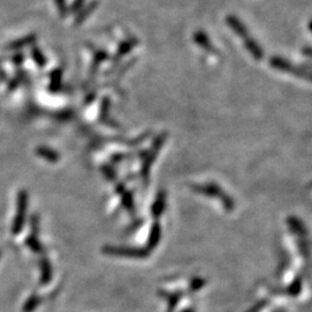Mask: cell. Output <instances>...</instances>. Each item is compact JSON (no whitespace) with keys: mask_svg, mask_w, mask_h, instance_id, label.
Masks as SVG:
<instances>
[{"mask_svg":"<svg viewBox=\"0 0 312 312\" xmlns=\"http://www.w3.org/2000/svg\"><path fill=\"white\" fill-rule=\"evenodd\" d=\"M302 52H303L304 56H306V57H309L312 59V48L311 46H305V48H303V50H302Z\"/></svg>","mask_w":312,"mask_h":312,"instance_id":"10","label":"cell"},{"mask_svg":"<svg viewBox=\"0 0 312 312\" xmlns=\"http://www.w3.org/2000/svg\"><path fill=\"white\" fill-rule=\"evenodd\" d=\"M37 152H39V155H41L42 157H44V158H46V160H49L51 162H56L59 160V154H57L54 151L50 150V148L41 147Z\"/></svg>","mask_w":312,"mask_h":312,"instance_id":"8","label":"cell"},{"mask_svg":"<svg viewBox=\"0 0 312 312\" xmlns=\"http://www.w3.org/2000/svg\"><path fill=\"white\" fill-rule=\"evenodd\" d=\"M269 64L272 65L274 68L279 69V71L282 72H287V73H291L296 77H301L305 79V80H312V74L309 73L308 71H305L304 68H300L296 67L294 65L290 64L288 60L283 59L281 57H273L269 60Z\"/></svg>","mask_w":312,"mask_h":312,"instance_id":"1","label":"cell"},{"mask_svg":"<svg viewBox=\"0 0 312 312\" xmlns=\"http://www.w3.org/2000/svg\"><path fill=\"white\" fill-rule=\"evenodd\" d=\"M104 252L113 255H120V257L129 258H146L148 251L145 249L136 248H114V246H106Z\"/></svg>","mask_w":312,"mask_h":312,"instance_id":"3","label":"cell"},{"mask_svg":"<svg viewBox=\"0 0 312 312\" xmlns=\"http://www.w3.org/2000/svg\"><path fill=\"white\" fill-rule=\"evenodd\" d=\"M160 240H161V225H158L157 222H155L152 227L150 238H148V242H147L148 250L155 249L158 244V242H160Z\"/></svg>","mask_w":312,"mask_h":312,"instance_id":"5","label":"cell"},{"mask_svg":"<svg viewBox=\"0 0 312 312\" xmlns=\"http://www.w3.org/2000/svg\"><path fill=\"white\" fill-rule=\"evenodd\" d=\"M308 28H309V30L312 32V20H310V22H309V25H308Z\"/></svg>","mask_w":312,"mask_h":312,"instance_id":"11","label":"cell"},{"mask_svg":"<svg viewBox=\"0 0 312 312\" xmlns=\"http://www.w3.org/2000/svg\"><path fill=\"white\" fill-rule=\"evenodd\" d=\"M193 189L195 192L201 193L205 195H208V197H216L222 201V204L227 207L228 211H231L234 204L230 200V198L228 197L226 193H223L221 189L218 188L215 184H204V185H194Z\"/></svg>","mask_w":312,"mask_h":312,"instance_id":"2","label":"cell"},{"mask_svg":"<svg viewBox=\"0 0 312 312\" xmlns=\"http://www.w3.org/2000/svg\"><path fill=\"white\" fill-rule=\"evenodd\" d=\"M26 207H27V193L25 191L19 193V200H17V213L16 218L14 221V232L17 234L19 231L22 229L23 222H25V215H26Z\"/></svg>","mask_w":312,"mask_h":312,"instance_id":"4","label":"cell"},{"mask_svg":"<svg viewBox=\"0 0 312 312\" xmlns=\"http://www.w3.org/2000/svg\"><path fill=\"white\" fill-rule=\"evenodd\" d=\"M164 208H166V192L164 191H161V192L157 194L155 203L153 204L152 214L155 217L161 216V214L164 212Z\"/></svg>","mask_w":312,"mask_h":312,"instance_id":"6","label":"cell"},{"mask_svg":"<svg viewBox=\"0 0 312 312\" xmlns=\"http://www.w3.org/2000/svg\"><path fill=\"white\" fill-rule=\"evenodd\" d=\"M122 201L124 204V206L126 207V209H129V211H131V209L133 208V198H132V194L130 192L124 193Z\"/></svg>","mask_w":312,"mask_h":312,"instance_id":"9","label":"cell"},{"mask_svg":"<svg viewBox=\"0 0 312 312\" xmlns=\"http://www.w3.org/2000/svg\"><path fill=\"white\" fill-rule=\"evenodd\" d=\"M245 46H246V49H248L250 51V53L252 54L253 57L255 59H257V60H260V59H262L264 57L263 49L260 48L257 42H255L254 40H252V39H246Z\"/></svg>","mask_w":312,"mask_h":312,"instance_id":"7","label":"cell"}]
</instances>
